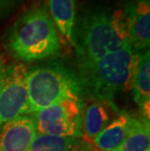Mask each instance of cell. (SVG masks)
Wrapping results in <instances>:
<instances>
[{
	"instance_id": "7c38bea8",
	"label": "cell",
	"mask_w": 150,
	"mask_h": 151,
	"mask_svg": "<svg viewBox=\"0 0 150 151\" xmlns=\"http://www.w3.org/2000/svg\"><path fill=\"white\" fill-rule=\"evenodd\" d=\"M133 118L129 113H121L95 137L93 144L100 151H118L123 144Z\"/></svg>"
},
{
	"instance_id": "6da1fadb",
	"label": "cell",
	"mask_w": 150,
	"mask_h": 151,
	"mask_svg": "<svg viewBox=\"0 0 150 151\" xmlns=\"http://www.w3.org/2000/svg\"><path fill=\"white\" fill-rule=\"evenodd\" d=\"M6 47L16 59L25 63L45 60L60 52V38L46 4H35L18 18Z\"/></svg>"
},
{
	"instance_id": "5bb4252c",
	"label": "cell",
	"mask_w": 150,
	"mask_h": 151,
	"mask_svg": "<svg viewBox=\"0 0 150 151\" xmlns=\"http://www.w3.org/2000/svg\"><path fill=\"white\" fill-rule=\"evenodd\" d=\"M118 151H150L148 119L133 118L129 133Z\"/></svg>"
},
{
	"instance_id": "3957f363",
	"label": "cell",
	"mask_w": 150,
	"mask_h": 151,
	"mask_svg": "<svg viewBox=\"0 0 150 151\" xmlns=\"http://www.w3.org/2000/svg\"><path fill=\"white\" fill-rule=\"evenodd\" d=\"M133 69V51L127 45L94 62L80 65V81L95 99L115 108L113 101L116 96L132 88Z\"/></svg>"
},
{
	"instance_id": "8fae6325",
	"label": "cell",
	"mask_w": 150,
	"mask_h": 151,
	"mask_svg": "<svg viewBox=\"0 0 150 151\" xmlns=\"http://www.w3.org/2000/svg\"><path fill=\"white\" fill-rule=\"evenodd\" d=\"M47 9L58 30L59 36L68 46L74 47L76 24L75 0H47Z\"/></svg>"
},
{
	"instance_id": "4fadbf2b",
	"label": "cell",
	"mask_w": 150,
	"mask_h": 151,
	"mask_svg": "<svg viewBox=\"0 0 150 151\" xmlns=\"http://www.w3.org/2000/svg\"><path fill=\"white\" fill-rule=\"evenodd\" d=\"M27 151H91L81 139L37 134Z\"/></svg>"
},
{
	"instance_id": "8992f818",
	"label": "cell",
	"mask_w": 150,
	"mask_h": 151,
	"mask_svg": "<svg viewBox=\"0 0 150 151\" xmlns=\"http://www.w3.org/2000/svg\"><path fill=\"white\" fill-rule=\"evenodd\" d=\"M27 66L3 67L0 72V125L30 113L27 86Z\"/></svg>"
},
{
	"instance_id": "52a82bcc",
	"label": "cell",
	"mask_w": 150,
	"mask_h": 151,
	"mask_svg": "<svg viewBox=\"0 0 150 151\" xmlns=\"http://www.w3.org/2000/svg\"><path fill=\"white\" fill-rule=\"evenodd\" d=\"M129 34V44L133 53L149 50V0H131L123 8Z\"/></svg>"
},
{
	"instance_id": "ba28073f",
	"label": "cell",
	"mask_w": 150,
	"mask_h": 151,
	"mask_svg": "<svg viewBox=\"0 0 150 151\" xmlns=\"http://www.w3.org/2000/svg\"><path fill=\"white\" fill-rule=\"evenodd\" d=\"M37 132L32 116L23 115L0 127V151H27Z\"/></svg>"
},
{
	"instance_id": "2e32d148",
	"label": "cell",
	"mask_w": 150,
	"mask_h": 151,
	"mask_svg": "<svg viewBox=\"0 0 150 151\" xmlns=\"http://www.w3.org/2000/svg\"><path fill=\"white\" fill-rule=\"evenodd\" d=\"M2 68H3V66H2V63H1V60H0V72H1Z\"/></svg>"
},
{
	"instance_id": "277c9868",
	"label": "cell",
	"mask_w": 150,
	"mask_h": 151,
	"mask_svg": "<svg viewBox=\"0 0 150 151\" xmlns=\"http://www.w3.org/2000/svg\"><path fill=\"white\" fill-rule=\"evenodd\" d=\"M27 86L30 113L63 99L80 101V78L62 63L54 62L28 70Z\"/></svg>"
},
{
	"instance_id": "5b68a950",
	"label": "cell",
	"mask_w": 150,
	"mask_h": 151,
	"mask_svg": "<svg viewBox=\"0 0 150 151\" xmlns=\"http://www.w3.org/2000/svg\"><path fill=\"white\" fill-rule=\"evenodd\" d=\"M81 101L67 99L34 112L32 118L37 134L81 139Z\"/></svg>"
},
{
	"instance_id": "9c48e42d",
	"label": "cell",
	"mask_w": 150,
	"mask_h": 151,
	"mask_svg": "<svg viewBox=\"0 0 150 151\" xmlns=\"http://www.w3.org/2000/svg\"><path fill=\"white\" fill-rule=\"evenodd\" d=\"M133 101L149 120L150 101V57L149 50L133 53L132 88Z\"/></svg>"
},
{
	"instance_id": "7a4b0ae2",
	"label": "cell",
	"mask_w": 150,
	"mask_h": 151,
	"mask_svg": "<svg viewBox=\"0 0 150 151\" xmlns=\"http://www.w3.org/2000/svg\"><path fill=\"white\" fill-rule=\"evenodd\" d=\"M74 42L80 65L130 45L123 9L112 13L101 9L86 12L74 30Z\"/></svg>"
},
{
	"instance_id": "9a60e30c",
	"label": "cell",
	"mask_w": 150,
	"mask_h": 151,
	"mask_svg": "<svg viewBox=\"0 0 150 151\" xmlns=\"http://www.w3.org/2000/svg\"><path fill=\"white\" fill-rule=\"evenodd\" d=\"M22 0H0V18L6 17L20 5Z\"/></svg>"
},
{
	"instance_id": "30bf717a",
	"label": "cell",
	"mask_w": 150,
	"mask_h": 151,
	"mask_svg": "<svg viewBox=\"0 0 150 151\" xmlns=\"http://www.w3.org/2000/svg\"><path fill=\"white\" fill-rule=\"evenodd\" d=\"M110 105L93 99L84 105L82 110V137L86 143L92 145L95 137L111 122Z\"/></svg>"
}]
</instances>
